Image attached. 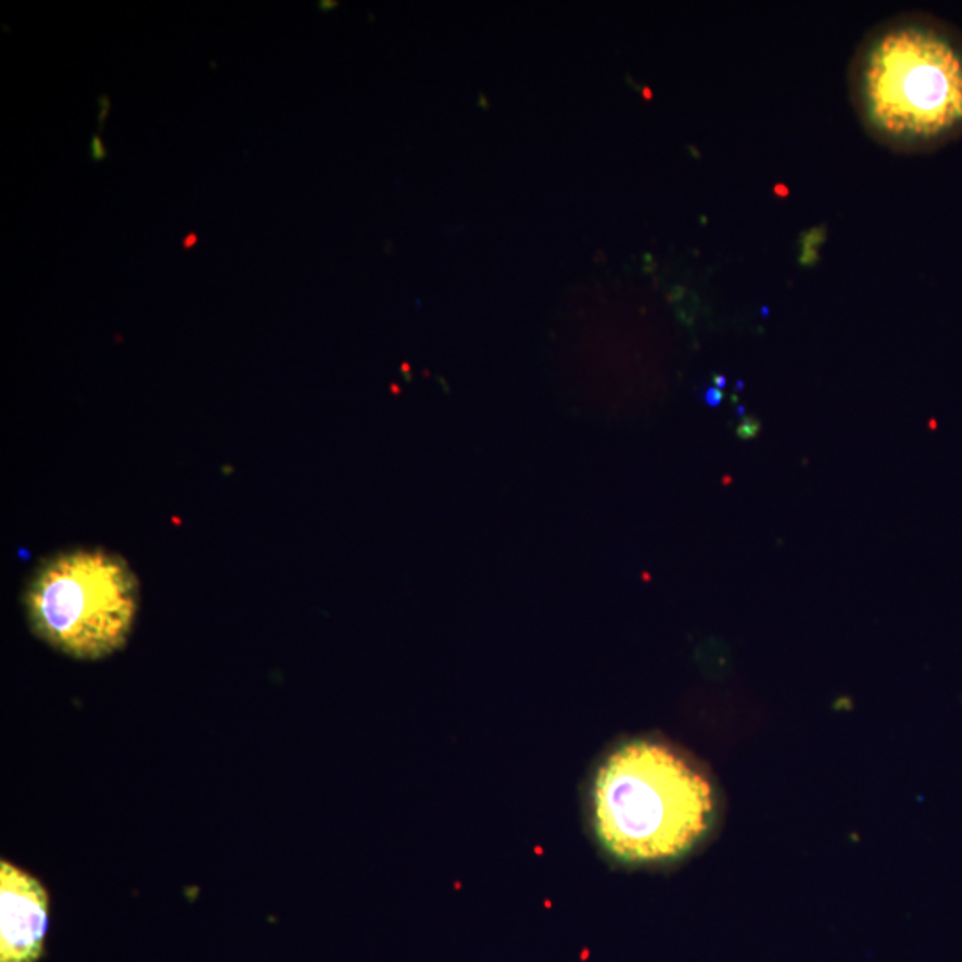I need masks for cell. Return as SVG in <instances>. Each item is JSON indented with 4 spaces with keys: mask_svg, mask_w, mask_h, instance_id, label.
<instances>
[{
    "mask_svg": "<svg viewBox=\"0 0 962 962\" xmlns=\"http://www.w3.org/2000/svg\"><path fill=\"white\" fill-rule=\"evenodd\" d=\"M853 111L870 138L928 154L962 138V30L923 11L881 22L848 66Z\"/></svg>",
    "mask_w": 962,
    "mask_h": 962,
    "instance_id": "cell-1",
    "label": "cell"
},
{
    "mask_svg": "<svg viewBox=\"0 0 962 962\" xmlns=\"http://www.w3.org/2000/svg\"><path fill=\"white\" fill-rule=\"evenodd\" d=\"M588 813L600 847L620 863L663 864L706 838L717 813L710 777L672 744L635 738L597 764Z\"/></svg>",
    "mask_w": 962,
    "mask_h": 962,
    "instance_id": "cell-2",
    "label": "cell"
},
{
    "mask_svg": "<svg viewBox=\"0 0 962 962\" xmlns=\"http://www.w3.org/2000/svg\"><path fill=\"white\" fill-rule=\"evenodd\" d=\"M30 630L61 655L102 660L124 649L138 613V581L105 550L54 556L25 592Z\"/></svg>",
    "mask_w": 962,
    "mask_h": 962,
    "instance_id": "cell-3",
    "label": "cell"
},
{
    "mask_svg": "<svg viewBox=\"0 0 962 962\" xmlns=\"http://www.w3.org/2000/svg\"><path fill=\"white\" fill-rule=\"evenodd\" d=\"M50 898L40 878L0 863V962H40L46 953Z\"/></svg>",
    "mask_w": 962,
    "mask_h": 962,
    "instance_id": "cell-4",
    "label": "cell"
},
{
    "mask_svg": "<svg viewBox=\"0 0 962 962\" xmlns=\"http://www.w3.org/2000/svg\"><path fill=\"white\" fill-rule=\"evenodd\" d=\"M107 155H110V150L105 149L99 135H93V138H91V160L102 161Z\"/></svg>",
    "mask_w": 962,
    "mask_h": 962,
    "instance_id": "cell-5",
    "label": "cell"
},
{
    "mask_svg": "<svg viewBox=\"0 0 962 962\" xmlns=\"http://www.w3.org/2000/svg\"><path fill=\"white\" fill-rule=\"evenodd\" d=\"M110 105H111L110 97H107V94H102V97H100V115H99L100 129H102V127H104L105 116L110 115V110H111Z\"/></svg>",
    "mask_w": 962,
    "mask_h": 962,
    "instance_id": "cell-6",
    "label": "cell"
},
{
    "mask_svg": "<svg viewBox=\"0 0 962 962\" xmlns=\"http://www.w3.org/2000/svg\"><path fill=\"white\" fill-rule=\"evenodd\" d=\"M182 244L186 250L193 249L194 244H197V233H188L186 239H183Z\"/></svg>",
    "mask_w": 962,
    "mask_h": 962,
    "instance_id": "cell-7",
    "label": "cell"
}]
</instances>
